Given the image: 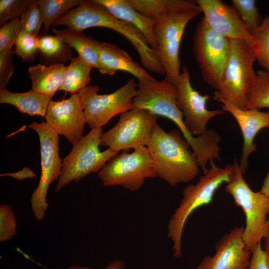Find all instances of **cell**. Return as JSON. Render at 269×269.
Here are the masks:
<instances>
[{"mask_svg":"<svg viewBox=\"0 0 269 269\" xmlns=\"http://www.w3.org/2000/svg\"><path fill=\"white\" fill-rule=\"evenodd\" d=\"M177 99L176 85L165 79L162 81L155 79L138 82L134 105L135 108L146 110L172 121L190 145L200 167L205 173L208 162L220 159L221 137L212 129H208L205 134L197 136L190 134L185 125Z\"/></svg>","mask_w":269,"mask_h":269,"instance_id":"6da1fadb","label":"cell"},{"mask_svg":"<svg viewBox=\"0 0 269 269\" xmlns=\"http://www.w3.org/2000/svg\"><path fill=\"white\" fill-rule=\"evenodd\" d=\"M146 146L157 176L170 185L190 182L198 175L196 156L179 130L166 132L156 123Z\"/></svg>","mask_w":269,"mask_h":269,"instance_id":"7a4b0ae2","label":"cell"},{"mask_svg":"<svg viewBox=\"0 0 269 269\" xmlns=\"http://www.w3.org/2000/svg\"><path fill=\"white\" fill-rule=\"evenodd\" d=\"M210 164L211 167L195 184H189L183 189L180 203L169 220L167 235L173 243L176 258L182 256V235L189 217L198 208L212 202L217 190L228 182L234 170L233 164L224 167L217 166L214 162Z\"/></svg>","mask_w":269,"mask_h":269,"instance_id":"3957f363","label":"cell"},{"mask_svg":"<svg viewBox=\"0 0 269 269\" xmlns=\"http://www.w3.org/2000/svg\"><path fill=\"white\" fill-rule=\"evenodd\" d=\"M233 165L234 170L225 190L245 214L246 226L243 239L246 248L252 253L268 233L269 219L267 220V217L269 214V196L260 190L255 192L250 187L237 159L234 160Z\"/></svg>","mask_w":269,"mask_h":269,"instance_id":"277c9868","label":"cell"},{"mask_svg":"<svg viewBox=\"0 0 269 269\" xmlns=\"http://www.w3.org/2000/svg\"><path fill=\"white\" fill-rule=\"evenodd\" d=\"M230 41L229 55L215 94L245 109L247 92L256 75V60L251 45L242 40Z\"/></svg>","mask_w":269,"mask_h":269,"instance_id":"5b68a950","label":"cell"},{"mask_svg":"<svg viewBox=\"0 0 269 269\" xmlns=\"http://www.w3.org/2000/svg\"><path fill=\"white\" fill-rule=\"evenodd\" d=\"M103 129H91L73 145L62 159L61 171L56 186L60 191L72 181L77 182L92 172H98L112 158L119 153L110 148H99Z\"/></svg>","mask_w":269,"mask_h":269,"instance_id":"8992f818","label":"cell"},{"mask_svg":"<svg viewBox=\"0 0 269 269\" xmlns=\"http://www.w3.org/2000/svg\"><path fill=\"white\" fill-rule=\"evenodd\" d=\"M105 186H122L135 191L143 186L145 179L157 176L156 169L146 146L126 150L118 154L98 172Z\"/></svg>","mask_w":269,"mask_h":269,"instance_id":"52a82bcc","label":"cell"},{"mask_svg":"<svg viewBox=\"0 0 269 269\" xmlns=\"http://www.w3.org/2000/svg\"><path fill=\"white\" fill-rule=\"evenodd\" d=\"M28 128L37 134L40 144L41 175L39 183L31 197V208L38 221L42 220L48 207L47 194L49 185L58 180L61 171L59 135L46 123L33 122Z\"/></svg>","mask_w":269,"mask_h":269,"instance_id":"ba28073f","label":"cell"},{"mask_svg":"<svg viewBox=\"0 0 269 269\" xmlns=\"http://www.w3.org/2000/svg\"><path fill=\"white\" fill-rule=\"evenodd\" d=\"M192 48L204 81L216 91L229 55L230 39L210 28L202 17L195 27Z\"/></svg>","mask_w":269,"mask_h":269,"instance_id":"9c48e42d","label":"cell"},{"mask_svg":"<svg viewBox=\"0 0 269 269\" xmlns=\"http://www.w3.org/2000/svg\"><path fill=\"white\" fill-rule=\"evenodd\" d=\"M137 84L133 78L115 92L100 95L97 86H88L78 94L87 123L91 129H101L114 117L135 108L134 98Z\"/></svg>","mask_w":269,"mask_h":269,"instance_id":"30bf717a","label":"cell"},{"mask_svg":"<svg viewBox=\"0 0 269 269\" xmlns=\"http://www.w3.org/2000/svg\"><path fill=\"white\" fill-rule=\"evenodd\" d=\"M201 12L200 8L178 13L156 22V51L165 71L164 79L176 86L181 73L179 51L185 29L188 23Z\"/></svg>","mask_w":269,"mask_h":269,"instance_id":"8fae6325","label":"cell"},{"mask_svg":"<svg viewBox=\"0 0 269 269\" xmlns=\"http://www.w3.org/2000/svg\"><path fill=\"white\" fill-rule=\"evenodd\" d=\"M158 118L145 109L126 111L112 128L103 133L100 144L117 152L146 146Z\"/></svg>","mask_w":269,"mask_h":269,"instance_id":"7c38bea8","label":"cell"},{"mask_svg":"<svg viewBox=\"0 0 269 269\" xmlns=\"http://www.w3.org/2000/svg\"><path fill=\"white\" fill-rule=\"evenodd\" d=\"M176 86L177 106L182 113L186 129L194 136L205 134L209 121L225 114L222 110L207 109V103L210 97L201 94L193 87L187 67L182 68Z\"/></svg>","mask_w":269,"mask_h":269,"instance_id":"4fadbf2b","label":"cell"},{"mask_svg":"<svg viewBox=\"0 0 269 269\" xmlns=\"http://www.w3.org/2000/svg\"><path fill=\"white\" fill-rule=\"evenodd\" d=\"M44 118L52 130L65 137L73 145L83 136L87 121L78 93L60 101L51 100Z\"/></svg>","mask_w":269,"mask_h":269,"instance_id":"5bb4252c","label":"cell"},{"mask_svg":"<svg viewBox=\"0 0 269 269\" xmlns=\"http://www.w3.org/2000/svg\"><path fill=\"white\" fill-rule=\"evenodd\" d=\"M244 227H236L217 243L216 253L207 256L197 269H248L252 253L243 239Z\"/></svg>","mask_w":269,"mask_h":269,"instance_id":"9a60e30c","label":"cell"},{"mask_svg":"<svg viewBox=\"0 0 269 269\" xmlns=\"http://www.w3.org/2000/svg\"><path fill=\"white\" fill-rule=\"evenodd\" d=\"M206 23L213 30L229 39L246 41L252 46V36L232 5L220 0H196Z\"/></svg>","mask_w":269,"mask_h":269,"instance_id":"2e32d148","label":"cell"},{"mask_svg":"<svg viewBox=\"0 0 269 269\" xmlns=\"http://www.w3.org/2000/svg\"><path fill=\"white\" fill-rule=\"evenodd\" d=\"M214 98L222 104V110L234 118L241 129L243 144L239 163L244 174L248 167L250 155L257 150V145L254 142L256 136L263 129L269 128V112L255 108L240 109L218 95L215 94Z\"/></svg>","mask_w":269,"mask_h":269,"instance_id":"e0dca14e","label":"cell"},{"mask_svg":"<svg viewBox=\"0 0 269 269\" xmlns=\"http://www.w3.org/2000/svg\"><path fill=\"white\" fill-rule=\"evenodd\" d=\"M99 60L98 71L102 74L112 76L122 71L133 75L138 81L155 79L126 51L112 43L101 42Z\"/></svg>","mask_w":269,"mask_h":269,"instance_id":"ac0fdd59","label":"cell"},{"mask_svg":"<svg viewBox=\"0 0 269 269\" xmlns=\"http://www.w3.org/2000/svg\"><path fill=\"white\" fill-rule=\"evenodd\" d=\"M105 7L113 16L137 29L145 38L149 46L156 50L154 36L156 21L135 9L128 0H93Z\"/></svg>","mask_w":269,"mask_h":269,"instance_id":"d6986e66","label":"cell"},{"mask_svg":"<svg viewBox=\"0 0 269 269\" xmlns=\"http://www.w3.org/2000/svg\"><path fill=\"white\" fill-rule=\"evenodd\" d=\"M138 11L161 21L178 13L200 8L195 0H128Z\"/></svg>","mask_w":269,"mask_h":269,"instance_id":"ffe728a7","label":"cell"},{"mask_svg":"<svg viewBox=\"0 0 269 269\" xmlns=\"http://www.w3.org/2000/svg\"><path fill=\"white\" fill-rule=\"evenodd\" d=\"M65 69L64 64L30 66L28 71L31 80V90L52 98L62 86Z\"/></svg>","mask_w":269,"mask_h":269,"instance_id":"44dd1931","label":"cell"},{"mask_svg":"<svg viewBox=\"0 0 269 269\" xmlns=\"http://www.w3.org/2000/svg\"><path fill=\"white\" fill-rule=\"evenodd\" d=\"M52 98L32 90L22 93L9 91L6 87L0 88V103L16 107L23 114L45 117Z\"/></svg>","mask_w":269,"mask_h":269,"instance_id":"7402d4cb","label":"cell"},{"mask_svg":"<svg viewBox=\"0 0 269 269\" xmlns=\"http://www.w3.org/2000/svg\"><path fill=\"white\" fill-rule=\"evenodd\" d=\"M52 30L54 35L74 48L78 53V56L93 68L99 70V52L101 41L85 34L82 31L67 28L63 29L52 28Z\"/></svg>","mask_w":269,"mask_h":269,"instance_id":"603a6c76","label":"cell"},{"mask_svg":"<svg viewBox=\"0 0 269 269\" xmlns=\"http://www.w3.org/2000/svg\"><path fill=\"white\" fill-rule=\"evenodd\" d=\"M40 60L43 64H65L72 57V48L55 35L42 33L38 35Z\"/></svg>","mask_w":269,"mask_h":269,"instance_id":"cb8c5ba5","label":"cell"},{"mask_svg":"<svg viewBox=\"0 0 269 269\" xmlns=\"http://www.w3.org/2000/svg\"><path fill=\"white\" fill-rule=\"evenodd\" d=\"M93 68L79 56L73 57L65 66L63 81L60 90L78 94L88 86L91 81Z\"/></svg>","mask_w":269,"mask_h":269,"instance_id":"d4e9b609","label":"cell"},{"mask_svg":"<svg viewBox=\"0 0 269 269\" xmlns=\"http://www.w3.org/2000/svg\"><path fill=\"white\" fill-rule=\"evenodd\" d=\"M269 109V72L260 70L247 93L245 109Z\"/></svg>","mask_w":269,"mask_h":269,"instance_id":"484cf974","label":"cell"},{"mask_svg":"<svg viewBox=\"0 0 269 269\" xmlns=\"http://www.w3.org/2000/svg\"><path fill=\"white\" fill-rule=\"evenodd\" d=\"M252 47L256 61L269 72V16L266 15L260 25L251 33Z\"/></svg>","mask_w":269,"mask_h":269,"instance_id":"4316f807","label":"cell"},{"mask_svg":"<svg viewBox=\"0 0 269 269\" xmlns=\"http://www.w3.org/2000/svg\"><path fill=\"white\" fill-rule=\"evenodd\" d=\"M84 0H39L43 16V32L48 33L53 23L70 9Z\"/></svg>","mask_w":269,"mask_h":269,"instance_id":"83f0119b","label":"cell"},{"mask_svg":"<svg viewBox=\"0 0 269 269\" xmlns=\"http://www.w3.org/2000/svg\"><path fill=\"white\" fill-rule=\"evenodd\" d=\"M232 6L237 11L247 30L251 33L261 24L263 19L254 0H233Z\"/></svg>","mask_w":269,"mask_h":269,"instance_id":"f1b7e54d","label":"cell"},{"mask_svg":"<svg viewBox=\"0 0 269 269\" xmlns=\"http://www.w3.org/2000/svg\"><path fill=\"white\" fill-rule=\"evenodd\" d=\"M38 36L21 31L15 43V53L23 62L33 63L39 54Z\"/></svg>","mask_w":269,"mask_h":269,"instance_id":"f546056e","label":"cell"},{"mask_svg":"<svg viewBox=\"0 0 269 269\" xmlns=\"http://www.w3.org/2000/svg\"><path fill=\"white\" fill-rule=\"evenodd\" d=\"M19 19L21 31L38 36L41 27L43 24L39 0H32Z\"/></svg>","mask_w":269,"mask_h":269,"instance_id":"4dcf8cb0","label":"cell"},{"mask_svg":"<svg viewBox=\"0 0 269 269\" xmlns=\"http://www.w3.org/2000/svg\"><path fill=\"white\" fill-rule=\"evenodd\" d=\"M32 0H0V25L16 19L23 14Z\"/></svg>","mask_w":269,"mask_h":269,"instance_id":"1f68e13d","label":"cell"},{"mask_svg":"<svg viewBox=\"0 0 269 269\" xmlns=\"http://www.w3.org/2000/svg\"><path fill=\"white\" fill-rule=\"evenodd\" d=\"M21 31L19 18L11 20L0 27V53L12 50Z\"/></svg>","mask_w":269,"mask_h":269,"instance_id":"d6a6232c","label":"cell"},{"mask_svg":"<svg viewBox=\"0 0 269 269\" xmlns=\"http://www.w3.org/2000/svg\"><path fill=\"white\" fill-rule=\"evenodd\" d=\"M17 223L11 208L5 204L0 206V241L12 239L16 234Z\"/></svg>","mask_w":269,"mask_h":269,"instance_id":"836d02e7","label":"cell"},{"mask_svg":"<svg viewBox=\"0 0 269 269\" xmlns=\"http://www.w3.org/2000/svg\"><path fill=\"white\" fill-rule=\"evenodd\" d=\"M15 54L12 49L0 53V88L5 87L13 73L12 59Z\"/></svg>","mask_w":269,"mask_h":269,"instance_id":"e575fe53","label":"cell"},{"mask_svg":"<svg viewBox=\"0 0 269 269\" xmlns=\"http://www.w3.org/2000/svg\"><path fill=\"white\" fill-rule=\"evenodd\" d=\"M248 269H268L266 253L262 247L261 242L256 245L252 252Z\"/></svg>","mask_w":269,"mask_h":269,"instance_id":"d590c367","label":"cell"},{"mask_svg":"<svg viewBox=\"0 0 269 269\" xmlns=\"http://www.w3.org/2000/svg\"><path fill=\"white\" fill-rule=\"evenodd\" d=\"M125 263L121 260H115L108 264L103 269H124ZM66 269H95L88 267L72 265Z\"/></svg>","mask_w":269,"mask_h":269,"instance_id":"8d00e7d4","label":"cell"},{"mask_svg":"<svg viewBox=\"0 0 269 269\" xmlns=\"http://www.w3.org/2000/svg\"><path fill=\"white\" fill-rule=\"evenodd\" d=\"M8 175L14 177L19 179H23L27 177H33L35 176V174L28 168H24L19 172L14 173H9Z\"/></svg>","mask_w":269,"mask_h":269,"instance_id":"74e56055","label":"cell"},{"mask_svg":"<svg viewBox=\"0 0 269 269\" xmlns=\"http://www.w3.org/2000/svg\"><path fill=\"white\" fill-rule=\"evenodd\" d=\"M260 191L264 194L269 196V169L266 177L264 180Z\"/></svg>","mask_w":269,"mask_h":269,"instance_id":"f35d334b","label":"cell"},{"mask_svg":"<svg viewBox=\"0 0 269 269\" xmlns=\"http://www.w3.org/2000/svg\"><path fill=\"white\" fill-rule=\"evenodd\" d=\"M265 251L266 252H269V227L268 231L267 234L265 238Z\"/></svg>","mask_w":269,"mask_h":269,"instance_id":"ab89813d","label":"cell"},{"mask_svg":"<svg viewBox=\"0 0 269 269\" xmlns=\"http://www.w3.org/2000/svg\"><path fill=\"white\" fill-rule=\"evenodd\" d=\"M266 260H267V263L268 265V269H269V252H266Z\"/></svg>","mask_w":269,"mask_h":269,"instance_id":"60d3db41","label":"cell"}]
</instances>
